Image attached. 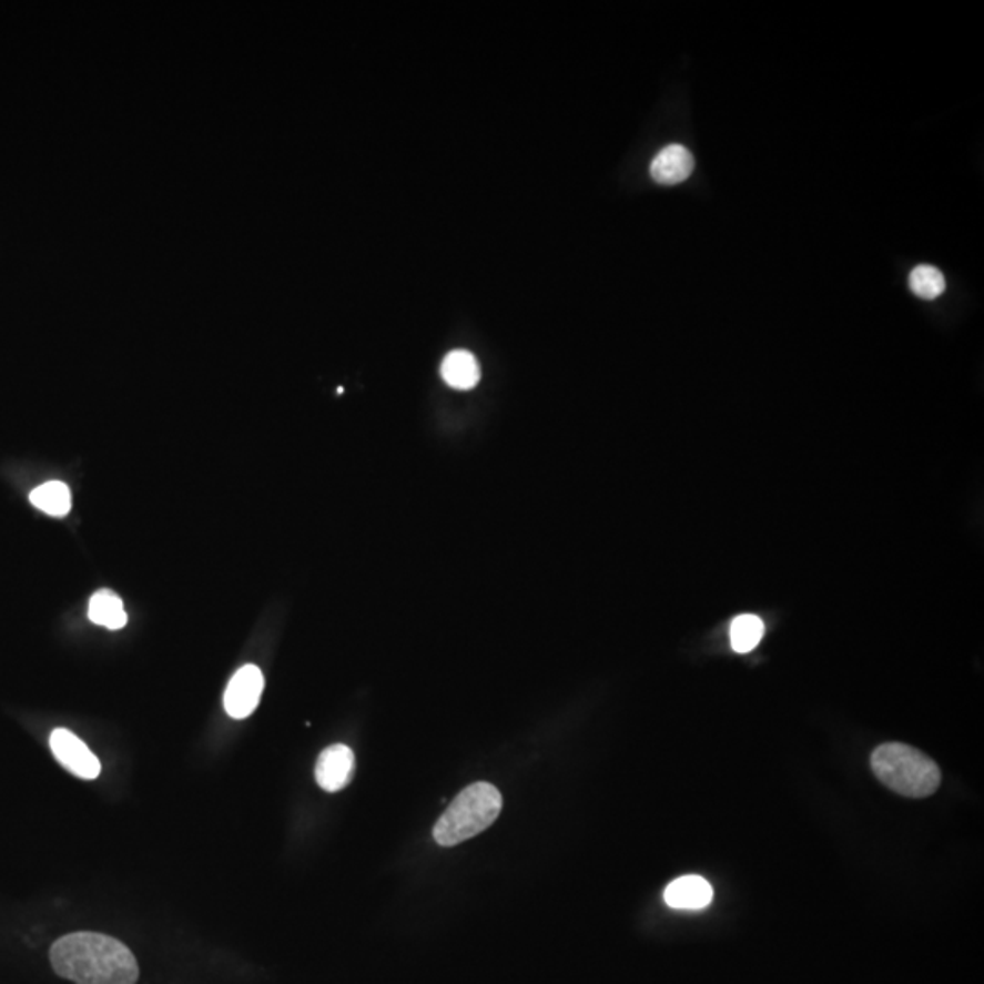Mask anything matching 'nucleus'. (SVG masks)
Masks as SVG:
<instances>
[{
    "instance_id": "nucleus-1",
    "label": "nucleus",
    "mask_w": 984,
    "mask_h": 984,
    "mask_svg": "<svg viewBox=\"0 0 984 984\" xmlns=\"http://www.w3.org/2000/svg\"><path fill=\"white\" fill-rule=\"evenodd\" d=\"M57 974L75 984H135L138 961L118 939L75 932L59 939L50 950Z\"/></svg>"
},
{
    "instance_id": "nucleus-2",
    "label": "nucleus",
    "mask_w": 984,
    "mask_h": 984,
    "mask_svg": "<svg viewBox=\"0 0 984 984\" xmlns=\"http://www.w3.org/2000/svg\"><path fill=\"white\" fill-rule=\"evenodd\" d=\"M872 770L886 788L909 799L934 795L941 785V771L934 760L899 742H887L873 751Z\"/></svg>"
},
{
    "instance_id": "nucleus-3",
    "label": "nucleus",
    "mask_w": 984,
    "mask_h": 984,
    "mask_svg": "<svg viewBox=\"0 0 984 984\" xmlns=\"http://www.w3.org/2000/svg\"><path fill=\"white\" fill-rule=\"evenodd\" d=\"M501 804V793L495 785L487 782L470 784L450 802L434 826V839L439 846H456L459 842L469 841L498 819Z\"/></svg>"
},
{
    "instance_id": "nucleus-4",
    "label": "nucleus",
    "mask_w": 984,
    "mask_h": 984,
    "mask_svg": "<svg viewBox=\"0 0 984 984\" xmlns=\"http://www.w3.org/2000/svg\"><path fill=\"white\" fill-rule=\"evenodd\" d=\"M50 748L55 759L79 779L93 781L101 775V762L98 757L93 755L90 748L72 731L57 728L51 733Z\"/></svg>"
},
{
    "instance_id": "nucleus-5",
    "label": "nucleus",
    "mask_w": 984,
    "mask_h": 984,
    "mask_svg": "<svg viewBox=\"0 0 984 984\" xmlns=\"http://www.w3.org/2000/svg\"><path fill=\"white\" fill-rule=\"evenodd\" d=\"M265 679L257 666H243L230 680L225 691V709L232 719H246L260 706Z\"/></svg>"
},
{
    "instance_id": "nucleus-6",
    "label": "nucleus",
    "mask_w": 984,
    "mask_h": 984,
    "mask_svg": "<svg viewBox=\"0 0 984 984\" xmlns=\"http://www.w3.org/2000/svg\"><path fill=\"white\" fill-rule=\"evenodd\" d=\"M354 753L348 745L334 744L323 751L316 764V781L323 790L339 791L354 775Z\"/></svg>"
},
{
    "instance_id": "nucleus-7",
    "label": "nucleus",
    "mask_w": 984,
    "mask_h": 984,
    "mask_svg": "<svg viewBox=\"0 0 984 984\" xmlns=\"http://www.w3.org/2000/svg\"><path fill=\"white\" fill-rule=\"evenodd\" d=\"M693 153L682 144H669L655 155L653 163H651V177L658 184L671 186V184L683 183L689 175L693 174Z\"/></svg>"
},
{
    "instance_id": "nucleus-8",
    "label": "nucleus",
    "mask_w": 984,
    "mask_h": 984,
    "mask_svg": "<svg viewBox=\"0 0 984 984\" xmlns=\"http://www.w3.org/2000/svg\"><path fill=\"white\" fill-rule=\"evenodd\" d=\"M663 901L671 909L702 910L713 901V887L699 875H686L666 887Z\"/></svg>"
},
{
    "instance_id": "nucleus-9",
    "label": "nucleus",
    "mask_w": 984,
    "mask_h": 984,
    "mask_svg": "<svg viewBox=\"0 0 984 984\" xmlns=\"http://www.w3.org/2000/svg\"><path fill=\"white\" fill-rule=\"evenodd\" d=\"M442 378L449 387L470 390L480 382V363L469 351H453L442 363Z\"/></svg>"
},
{
    "instance_id": "nucleus-10",
    "label": "nucleus",
    "mask_w": 984,
    "mask_h": 984,
    "mask_svg": "<svg viewBox=\"0 0 984 984\" xmlns=\"http://www.w3.org/2000/svg\"><path fill=\"white\" fill-rule=\"evenodd\" d=\"M88 617L93 623L108 629H123L128 622L123 600L108 589H102L90 598Z\"/></svg>"
},
{
    "instance_id": "nucleus-11",
    "label": "nucleus",
    "mask_w": 984,
    "mask_h": 984,
    "mask_svg": "<svg viewBox=\"0 0 984 984\" xmlns=\"http://www.w3.org/2000/svg\"><path fill=\"white\" fill-rule=\"evenodd\" d=\"M30 501L35 505L37 509L44 510L47 515L57 516V518L67 516L72 509V495H70L68 485L62 481H48V484L37 487L35 490H31Z\"/></svg>"
},
{
    "instance_id": "nucleus-12",
    "label": "nucleus",
    "mask_w": 984,
    "mask_h": 984,
    "mask_svg": "<svg viewBox=\"0 0 984 984\" xmlns=\"http://www.w3.org/2000/svg\"><path fill=\"white\" fill-rule=\"evenodd\" d=\"M764 637V622L755 615H740L730 626V642L734 653H750Z\"/></svg>"
},
{
    "instance_id": "nucleus-13",
    "label": "nucleus",
    "mask_w": 984,
    "mask_h": 984,
    "mask_svg": "<svg viewBox=\"0 0 984 984\" xmlns=\"http://www.w3.org/2000/svg\"><path fill=\"white\" fill-rule=\"evenodd\" d=\"M909 283L913 294L926 302L937 300L946 291V280H944L943 272L935 266H915L910 274Z\"/></svg>"
}]
</instances>
